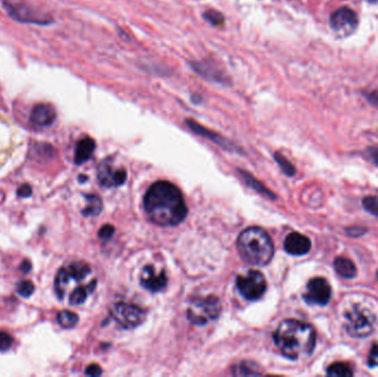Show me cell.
<instances>
[{"instance_id":"1","label":"cell","mask_w":378,"mask_h":377,"mask_svg":"<svg viewBox=\"0 0 378 377\" xmlns=\"http://www.w3.org/2000/svg\"><path fill=\"white\" fill-rule=\"evenodd\" d=\"M144 206L150 220L159 226H176L187 215L182 193L169 182L153 184L145 195Z\"/></svg>"},{"instance_id":"2","label":"cell","mask_w":378,"mask_h":377,"mask_svg":"<svg viewBox=\"0 0 378 377\" xmlns=\"http://www.w3.org/2000/svg\"><path fill=\"white\" fill-rule=\"evenodd\" d=\"M97 280L92 268L84 262H69L58 271L54 289L60 301L70 305H84L95 289Z\"/></svg>"},{"instance_id":"3","label":"cell","mask_w":378,"mask_h":377,"mask_svg":"<svg viewBox=\"0 0 378 377\" xmlns=\"http://www.w3.org/2000/svg\"><path fill=\"white\" fill-rule=\"evenodd\" d=\"M274 342L282 355L290 360L308 358L313 353L317 333L313 326L302 321H282L274 335Z\"/></svg>"},{"instance_id":"4","label":"cell","mask_w":378,"mask_h":377,"mask_svg":"<svg viewBox=\"0 0 378 377\" xmlns=\"http://www.w3.org/2000/svg\"><path fill=\"white\" fill-rule=\"evenodd\" d=\"M239 253L244 262L253 266H266L274 258V247L270 236L258 227H250L239 236Z\"/></svg>"},{"instance_id":"5","label":"cell","mask_w":378,"mask_h":377,"mask_svg":"<svg viewBox=\"0 0 378 377\" xmlns=\"http://www.w3.org/2000/svg\"><path fill=\"white\" fill-rule=\"evenodd\" d=\"M376 318L373 313L361 305H352L345 312V330L351 337L362 339L372 335Z\"/></svg>"},{"instance_id":"6","label":"cell","mask_w":378,"mask_h":377,"mask_svg":"<svg viewBox=\"0 0 378 377\" xmlns=\"http://www.w3.org/2000/svg\"><path fill=\"white\" fill-rule=\"evenodd\" d=\"M221 312L219 300L214 296L196 298L189 303L187 318L195 326H206L216 320Z\"/></svg>"},{"instance_id":"7","label":"cell","mask_w":378,"mask_h":377,"mask_svg":"<svg viewBox=\"0 0 378 377\" xmlns=\"http://www.w3.org/2000/svg\"><path fill=\"white\" fill-rule=\"evenodd\" d=\"M237 288L244 299L255 301L266 292L267 281L260 271L250 270L237 278Z\"/></svg>"},{"instance_id":"8","label":"cell","mask_w":378,"mask_h":377,"mask_svg":"<svg viewBox=\"0 0 378 377\" xmlns=\"http://www.w3.org/2000/svg\"><path fill=\"white\" fill-rule=\"evenodd\" d=\"M112 318L124 329H134L144 322L146 313L140 307L126 302L116 303L111 311Z\"/></svg>"},{"instance_id":"9","label":"cell","mask_w":378,"mask_h":377,"mask_svg":"<svg viewBox=\"0 0 378 377\" xmlns=\"http://www.w3.org/2000/svg\"><path fill=\"white\" fill-rule=\"evenodd\" d=\"M332 296V288L330 283L324 278H314L308 281L306 286L304 300L310 305H321L324 307L330 302Z\"/></svg>"},{"instance_id":"10","label":"cell","mask_w":378,"mask_h":377,"mask_svg":"<svg viewBox=\"0 0 378 377\" xmlns=\"http://www.w3.org/2000/svg\"><path fill=\"white\" fill-rule=\"evenodd\" d=\"M330 24L332 29L343 37L352 35L359 26V17L349 7H342L331 15Z\"/></svg>"},{"instance_id":"11","label":"cell","mask_w":378,"mask_h":377,"mask_svg":"<svg viewBox=\"0 0 378 377\" xmlns=\"http://www.w3.org/2000/svg\"><path fill=\"white\" fill-rule=\"evenodd\" d=\"M97 178L102 186L118 187L126 181V172L124 168H118L111 159H105L100 164Z\"/></svg>"},{"instance_id":"12","label":"cell","mask_w":378,"mask_h":377,"mask_svg":"<svg viewBox=\"0 0 378 377\" xmlns=\"http://www.w3.org/2000/svg\"><path fill=\"white\" fill-rule=\"evenodd\" d=\"M167 275L165 271L156 270L154 266H146L141 275V284L150 292H159L167 286Z\"/></svg>"},{"instance_id":"13","label":"cell","mask_w":378,"mask_h":377,"mask_svg":"<svg viewBox=\"0 0 378 377\" xmlns=\"http://www.w3.org/2000/svg\"><path fill=\"white\" fill-rule=\"evenodd\" d=\"M285 249L292 256H304L311 250V240L304 234L292 232L285 238Z\"/></svg>"},{"instance_id":"14","label":"cell","mask_w":378,"mask_h":377,"mask_svg":"<svg viewBox=\"0 0 378 377\" xmlns=\"http://www.w3.org/2000/svg\"><path fill=\"white\" fill-rule=\"evenodd\" d=\"M56 110L54 106L47 103L36 105L30 114V121L36 127H46L52 125L56 120Z\"/></svg>"},{"instance_id":"15","label":"cell","mask_w":378,"mask_h":377,"mask_svg":"<svg viewBox=\"0 0 378 377\" xmlns=\"http://www.w3.org/2000/svg\"><path fill=\"white\" fill-rule=\"evenodd\" d=\"M95 151V142L93 138H84L79 141L75 147L74 162L81 165L88 162Z\"/></svg>"},{"instance_id":"16","label":"cell","mask_w":378,"mask_h":377,"mask_svg":"<svg viewBox=\"0 0 378 377\" xmlns=\"http://www.w3.org/2000/svg\"><path fill=\"white\" fill-rule=\"evenodd\" d=\"M334 268L338 275L344 279H354L356 277V266L354 262L345 257H338L334 260Z\"/></svg>"},{"instance_id":"17","label":"cell","mask_w":378,"mask_h":377,"mask_svg":"<svg viewBox=\"0 0 378 377\" xmlns=\"http://www.w3.org/2000/svg\"><path fill=\"white\" fill-rule=\"evenodd\" d=\"M326 374L329 376L334 377H351L353 376L354 372L347 364L343 363V362H336L327 367Z\"/></svg>"},{"instance_id":"18","label":"cell","mask_w":378,"mask_h":377,"mask_svg":"<svg viewBox=\"0 0 378 377\" xmlns=\"http://www.w3.org/2000/svg\"><path fill=\"white\" fill-rule=\"evenodd\" d=\"M102 210V200L97 195L86 196V206L84 209V216H97Z\"/></svg>"},{"instance_id":"19","label":"cell","mask_w":378,"mask_h":377,"mask_svg":"<svg viewBox=\"0 0 378 377\" xmlns=\"http://www.w3.org/2000/svg\"><path fill=\"white\" fill-rule=\"evenodd\" d=\"M78 322L79 316L72 311L63 310L58 314V323L65 329H71L77 326Z\"/></svg>"},{"instance_id":"20","label":"cell","mask_w":378,"mask_h":377,"mask_svg":"<svg viewBox=\"0 0 378 377\" xmlns=\"http://www.w3.org/2000/svg\"><path fill=\"white\" fill-rule=\"evenodd\" d=\"M363 206H364L366 211L378 217V197H365L364 200H363Z\"/></svg>"},{"instance_id":"21","label":"cell","mask_w":378,"mask_h":377,"mask_svg":"<svg viewBox=\"0 0 378 377\" xmlns=\"http://www.w3.org/2000/svg\"><path fill=\"white\" fill-rule=\"evenodd\" d=\"M33 291H35V286L31 281L24 280L18 283L17 286V292L24 298H29L33 296Z\"/></svg>"},{"instance_id":"22","label":"cell","mask_w":378,"mask_h":377,"mask_svg":"<svg viewBox=\"0 0 378 377\" xmlns=\"http://www.w3.org/2000/svg\"><path fill=\"white\" fill-rule=\"evenodd\" d=\"M276 161L278 162V164L280 165V168H282V170L287 174V175L289 176H293L295 174V168H293V165L291 164V163L288 161L287 159H285L283 155H281V154L276 153Z\"/></svg>"},{"instance_id":"23","label":"cell","mask_w":378,"mask_h":377,"mask_svg":"<svg viewBox=\"0 0 378 377\" xmlns=\"http://www.w3.org/2000/svg\"><path fill=\"white\" fill-rule=\"evenodd\" d=\"M14 344V337L7 332H0V352L10 350Z\"/></svg>"},{"instance_id":"24","label":"cell","mask_w":378,"mask_h":377,"mask_svg":"<svg viewBox=\"0 0 378 377\" xmlns=\"http://www.w3.org/2000/svg\"><path fill=\"white\" fill-rule=\"evenodd\" d=\"M205 18H206V20H208L210 24H214V26H223V15L218 13V11H207L206 14H205Z\"/></svg>"},{"instance_id":"25","label":"cell","mask_w":378,"mask_h":377,"mask_svg":"<svg viewBox=\"0 0 378 377\" xmlns=\"http://www.w3.org/2000/svg\"><path fill=\"white\" fill-rule=\"evenodd\" d=\"M368 367H378V345H373V348H370V354H368Z\"/></svg>"},{"instance_id":"26","label":"cell","mask_w":378,"mask_h":377,"mask_svg":"<svg viewBox=\"0 0 378 377\" xmlns=\"http://www.w3.org/2000/svg\"><path fill=\"white\" fill-rule=\"evenodd\" d=\"M114 232H116L114 227L111 226V225H105V226H103L102 228L100 230L99 237L101 238V239H110V238L112 237L113 234H114Z\"/></svg>"},{"instance_id":"27","label":"cell","mask_w":378,"mask_h":377,"mask_svg":"<svg viewBox=\"0 0 378 377\" xmlns=\"http://www.w3.org/2000/svg\"><path fill=\"white\" fill-rule=\"evenodd\" d=\"M366 157H368L370 162L374 163L376 166H378V148H368V152H366Z\"/></svg>"},{"instance_id":"28","label":"cell","mask_w":378,"mask_h":377,"mask_svg":"<svg viewBox=\"0 0 378 377\" xmlns=\"http://www.w3.org/2000/svg\"><path fill=\"white\" fill-rule=\"evenodd\" d=\"M86 374L89 376H99L102 374V369L97 364H92L88 369H86Z\"/></svg>"},{"instance_id":"29","label":"cell","mask_w":378,"mask_h":377,"mask_svg":"<svg viewBox=\"0 0 378 377\" xmlns=\"http://www.w3.org/2000/svg\"><path fill=\"white\" fill-rule=\"evenodd\" d=\"M17 193H18L19 197L26 198V197H29L30 195L33 194V189H31V187H30L29 185H22Z\"/></svg>"},{"instance_id":"30","label":"cell","mask_w":378,"mask_h":377,"mask_svg":"<svg viewBox=\"0 0 378 377\" xmlns=\"http://www.w3.org/2000/svg\"><path fill=\"white\" fill-rule=\"evenodd\" d=\"M346 232H347V234H349L351 237H359V236H362V234L366 232V230H363V228H360V227H353V228L347 230Z\"/></svg>"},{"instance_id":"31","label":"cell","mask_w":378,"mask_h":377,"mask_svg":"<svg viewBox=\"0 0 378 377\" xmlns=\"http://www.w3.org/2000/svg\"><path fill=\"white\" fill-rule=\"evenodd\" d=\"M366 97H368V100L370 101L374 106L378 108V91L370 92V93L366 95Z\"/></svg>"},{"instance_id":"32","label":"cell","mask_w":378,"mask_h":377,"mask_svg":"<svg viewBox=\"0 0 378 377\" xmlns=\"http://www.w3.org/2000/svg\"><path fill=\"white\" fill-rule=\"evenodd\" d=\"M30 269H31V264L28 262H24V264H22V267H20V270H22V273H29Z\"/></svg>"},{"instance_id":"33","label":"cell","mask_w":378,"mask_h":377,"mask_svg":"<svg viewBox=\"0 0 378 377\" xmlns=\"http://www.w3.org/2000/svg\"><path fill=\"white\" fill-rule=\"evenodd\" d=\"M376 279H377L378 280V270H377V273H376Z\"/></svg>"}]
</instances>
